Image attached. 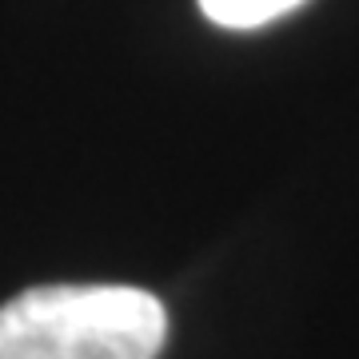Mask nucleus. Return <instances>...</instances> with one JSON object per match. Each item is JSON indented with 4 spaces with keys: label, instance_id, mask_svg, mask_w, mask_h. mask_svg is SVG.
Wrapping results in <instances>:
<instances>
[{
    "label": "nucleus",
    "instance_id": "nucleus-1",
    "mask_svg": "<svg viewBox=\"0 0 359 359\" xmlns=\"http://www.w3.org/2000/svg\"><path fill=\"white\" fill-rule=\"evenodd\" d=\"M164 304L124 283H52L0 308V359H156Z\"/></svg>",
    "mask_w": 359,
    "mask_h": 359
},
{
    "label": "nucleus",
    "instance_id": "nucleus-2",
    "mask_svg": "<svg viewBox=\"0 0 359 359\" xmlns=\"http://www.w3.org/2000/svg\"><path fill=\"white\" fill-rule=\"evenodd\" d=\"M299 4L304 0H200L204 16L219 28H259L276 16H287Z\"/></svg>",
    "mask_w": 359,
    "mask_h": 359
}]
</instances>
